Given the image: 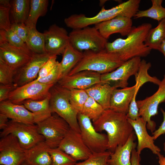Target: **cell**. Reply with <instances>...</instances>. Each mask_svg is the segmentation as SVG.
<instances>
[{"label":"cell","mask_w":165,"mask_h":165,"mask_svg":"<svg viewBox=\"0 0 165 165\" xmlns=\"http://www.w3.org/2000/svg\"><path fill=\"white\" fill-rule=\"evenodd\" d=\"M93 124L98 132L107 133L108 140V151L114 152L116 148L125 144L134 132L127 114L110 109L105 110L100 117Z\"/></svg>","instance_id":"1"},{"label":"cell","mask_w":165,"mask_h":165,"mask_svg":"<svg viewBox=\"0 0 165 165\" xmlns=\"http://www.w3.org/2000/svg\"><path fill=\"white\" fill-rule=\"evenodd\" d=\"M152 27L150 23L133 26L126 38H119L112 42H108L105 50L117 54L124 62L134 57H146L152 50L145 45V41Z\"/></svg>","instance_id":"2"},{"label":"cell","mask_w":165,"mask_h":165,"mask_svg":"<svg viewBox=\"0 0 165 165\" xmlns=\"http://www.w3.org/2000/svg\"><path fill=\"white\" fill-rule=\"evenodd\" d=\"M124 62L117 54L108 52L105 49L98 51H85L83 52L81 61L68 75L84 70L104 74L113 71Z\"/></svg>","instance_id":"3"},{"label":"cell","mask_w":165,"mask_h":165,"mask_svg":"<svg viewBox=\"0 0 165 165\" xmlns=\"http://www.w3.org/2000/svg\"><path fill=\"white\" fill-rule=\"evenodd\" d=\"M140 2V0H129L108 9H105L103 6L100 12L92 17L82 14H77L74 19L75 25L77 28H82L120 16L132 18L139 10Z\"/></svg>","instance_id":"4"},{"label":"cell","mask_w":165,"mask_h":165,"mask_svg":"<svg viewBox=\"0 0 165 165\" xmlns=\"http://www.w3.org/2000/svg\"><path fill=\"white\" fill-rule=\"evenodd\" d=\"M50 106L51 112L64 119L70 128L80 133L77 119L78 112L73 108L69 101L70 90L57 83L50 90Z\"/></svg>","instance_id":"5"},{"label":"cell","mask_w":165,"mask_h":165,"mask_svg":"<svg viewBox=\"0 0 165 165\" xmlns=\"http://www.w3.org/2000/svg\"><path fill=\"white\" fill-rule=\"evenodd\" d=\"M70 44L76 49L83 52L98 51L105 49L108 42L95 27H86L73 29L69 34Z\"/></svg>","instance_id":"6"},{"label":"cell","mask_w":165,"mask_h":165,"mask_svg":"<svg viewBox=\"0 0 165 165\" xmlns=\"http://www.w3.org/2000/svg\"><path fill=\"white\" fill-rule=\"evenodd\" d=\"M10 134L17 137L21 146L25 150L45 141L43 136L39 133L36 124H27L11 120L1 132L0 137H3Z\"/></svg>","instance_id":"7"},{"label":"cell","mask_w":165,"mask_h":165,"mask_svg":"<svg viewBox=\"0 0 165 165\" xmlns=\"http://www.w3.org/2000/svg\"><path fill=\"white\" fill-rule=\"evenodd\" d=\"M36 124L39 133L43 136L46 144L51 148L58 147L70 128L68 123L55 113Z\"/></svg>","instance_id":"8"},{"label":"cell","mask_w":165,"mask_h":165,"mask_svg":"<svg viewBox=\"0 0 165 165\" xmlns=\"http://www.w3.org/2000/svg\"><path fill=\"white\" fill-rule=\"evenodd\" d=\"M77 119L82 137L92 153H101L108 151L107 135L97 131L91 120L82 113H78Z\"/></svg>","instance_id":"9"},{"label":"cell","mask_w":165,"mask_h":165,"mask_svg":"<svg viewBox=\"0 0 165 165\" xmlns=\"http://www.w3.org/2000/svg\"><path fill=\"white\" fill-rule=\"evenodd\" d=\"M157 90L152 96L137 101L140 117L146 122L147 128L152 133L156 130V123L151 117L158 113L160 104L165 102V74Z\"/></svg>","instance_id":"10"},{"label":"cell","mask_w":165,"mask_h":165,"mask_svg":"<svg viewBox=\"0 0 165 165\" xmlns=\"http://www.w3.org/2000/svg\"><path fill=\"white\" fill-rule=\"evenodd\" d=\"M54 85L40 83L35 79L16 87L9 94L8 100L19 105L22 104L24 101L27 100H42L50 95V90Z\"/></svg>","instance_id":"11"},{"label":"cell","mask_w":165,"mask_h":165,"mask_svg":"<svg viewBox=\"0 0 165 165\" xmlns=\"http://www.w3.org/2000/svg\"><path fill=\"white\" fill-rule=\"evenodd\" d=\"M140 57H135L126 61L115 70L101 74V82L108 84L116 88L127 87L130 77L138 71L141 61Z\"/></svg>","instance_id":"12"},{"label":"cell","mask_w":165,"mask_h":165,"mask_svg":"<svg viewBox=\"0 0 165 165\" xmlns=\"http://www.w3.org/2000/svg\"><path fill=\"white\" fill-rule=\"evenodd\" d=\"M25 152L17 137L13 134L1 138L0 165H22L25 162Z\"/></svg>","instance_id":"13"},{"label":"cell","mask_w":165,"mask_h":165,"mask_svg":"<svg viewBox=\"0 0 165 165\" xmlns=\"http://www.w3.org/2000/svg\"><path fill=\"white\" fill-rule=\"evenodd\" d=\"M51 56L47 53H33L30 60L18 69L14 75L13 84L18 87L36 79L39 71Z\"/></svg>","instance_id":"14"},{"label":"cell","mask_w":165,"mask_h":165,"mask_svg":"<svg viewBox=\"0 0 165 165\" xmlns=\"http://www.w3.org/2000/svg\"><path fill=\"white\" fill-rule=\"evenodd\" d=\"M58 148L77 161L87 159L92 153L85 143L80 133L71 128Z\"/></svg>","instance_id":"15"},{"label":"cell","mask_w":165,"mask_h":165,"mask_svg":"<svg viewBox=\"0 0 165 165\" xmlns=\"http://www.w3.org/2000/svg\"><path fill=\"white\" fill-rule=\"evenodd\" d=\"M43 33L46 53L51 56L62 54L70 43L69 34L66 30L54 24Z\"/></svg>","instance_id":"16"},{"label":"cell","mask_w":165,"mask_h":165,"mask_svg":"<svg viewBox=\"0 0 165 165\" xmlns=\"http://www.w3.org/2000/svg\"><path fill=\"white\" fill-rule=\"evenodd\" d=\"M33 54L29 49L16 47L5 42H0V58L16 72L30 60Z\"/></svg>","instance_id":"17"},{"label":"cell","mask_w":165,"mask_h":165,"mask_svg":"<svg viewBox=\"0 0 165 165\" xmlns=\"http://www.w3.org/2000/svg\"><path fill=\"white\" fill-rule=\"evenodd\" d=\"M101 74L89 70H84L71 75H67L60 79L57 83L68 89L86 90L101 82Z\"/></svg>","instance_id":"18"},{"label":"cell","mask_w":165,"mask_h":165,"mask_svg":"<svg viewBox=\"0 0 165 165\" xmlns=\"http://www.w3.org/2000/svg\"><path fill=\"white\" fill-rule=\"evenodd\" d=\"M131 18L120 16L111 20L95 25L94 27L102 35L108 39L114 34L119 33L122 36H127L132 27Z\"/></svg>","instance_id":"19"},{"label":"cell","mask_w":165,"mask_h":165,"mask_svg":"<svg viewBox=\"0 0 165 165\" xmlns=\"http://www.w3.org/2000/svg\"><path fill=\"white\" fill-rule=\"evenodd\" d=\"M129 122L132 127L136 135L138 141L137 151L141 154L142 151L147 148L154 154L157 155L160 152V148L154 143L152 136L150 135L147 130L146 122L140 117L136 120H132L128 118Z\"/></svg>","instance_id":"20"},{"label":"cell","mask_w":165,"mask_h":165,"mask_svg":"<svg viewBox=\"0 0 165 165\" xmlns=\"http://www.w3.org/2000/svg\"><path fill=\"white\" fill-rule=\"evenodd\" d=\"M0 112L14 122L35 124L33 114L23 104H14L7 100L0 103Z\"/></svg>","instance_id":"21"},{"label":"cell","mask_w":165,"mask_h":165,"mask_svg":"<svg viewBox=\"0 0 165 165\" xmlns=\"http://www.w3.org/2000/svg\"><path fill=\"white\" fill-rule=\"evenodd\" d=\"M138 93L135 85L120 89L115 88L111 95L110 109L117 112L127 114L134 94Z\"/></svg>","instance_id":"22"},{"label":"cell","mask_w":165,"mask_h":165,"mask_svg":"<svg viewBox=\"0 0 165 165\" xmlns=\"http://www.w3.org/2000/svg\"><path fill=\"white\" fill-rule=\"evenodd\" d=\"M136 138L134 132L125 144L119 146L111 153L108 160L110 165H131V152L136 147Z\"/></svg>","instance_id":"23"},{"label":"cell","mask_w":165,"mask_h":165,"mask_svg":"<svg viewBox=\"0 0 165 165\" xmlns=\"http://www.w3.org/2000/svg\"><path fill=\"white\" fill-rule=\"evenodd\" d=\"M50 147L45 141L41 142L25 152V162L29 165H51Z\"/></svg>","instance_id":"24"},{"label":"cell","mask_w":165,"mask_h":165,"mask_svg":"<svg viewBox=\"0 0 165 165\" xmlns=\"http://www.w3.org/2000/svg\"><path fill=\"white\" fill-rule=\"evenodd\" d=\"M50 101V95L41 100H25L22 104L33 114L35 123L37 124L48 118L52 114Z\"/></svg>","instance_id":"25"},{"label":"cell","mask_w":165,"mask_h":165,"mask_svg":"<svg viewBox=\"0 0 165 165\" xmlns=\"http://www.w3.org/2000/svg\"><path fill=\"white\" fill-rule=\"evenodd\" d=\"M115 88L108 84L100 82L85 90L89 97L94 99L106 110L110 108L111 95Z\"/></svg>","instance_id":"26"},{"label":"cell","mask_w":165,"mask_h":165,"mask_svg":"<svg viewBox=\"0 0 165 165\" xmlns=\"http://www.w3.org/2000/svg\"><path fill=\"white\" fill-rule=\"evenodd\" d=\"M60 62L61 68L60 79L68 75L82 59L83 52L73 47L70 43L65 49Z\"/></svg>","instance_id":"27"},{"label":"cell","mask_w":165,"mask_h":165,"mask_svg":"<svg viewBox=\"0 0 165 165\" xmlns=\"http://www.w3.org/2000/svg\"><path fill=\"white\" fill-rule=\"evenodd\" d=\"M10 19L11 24L25 23L30 8L31 0H13L10 1Z\"/></svg>","instance_id":"28"},{"label":"cell","mask_w":165,"mask_h":165,"mask_svg":"<svg viewBox=\"0 0 165 165\" xmlns=\"http://www.w3.org/2000/svg\"><path fill=\"white\" fill-rule=\"evenodd\" d=\"M49 1L31 0L30 10L25 24L30 28H36L38 18L44 16L47 13Z\"/></svg>","instance_id":"29"},{"label":"cell","mask_w":165,"mask_h":165,"mask_svg":"<svg viewBox=\"0 0 165 165\" xmlns=\"http://www.w3.org/2000/svg\"><path fill=\"white\" fill-rule=\"evenodd\" d=\"M165 39V18L159 22L158 25L149 31L145 41V45L152 49L159 50Z\"/></svg>","instance_id":"30"},{"label":"cell","mask_w":165,"mask_h":165,"mask_svg":"<svg viewBox=\"0 0 165 165\" xmlns=\"http://www.w3.org/2000/svg\"><path fill=\"white\" fill-rule=\"evenodd\" d=\"M26 43L29 49L34 54L47 53L45 49V37L44 33L35 28H29Z\"/></svg>","instance_id":"31"},{"label":"cell","mask_w":165,"mask_h":165,"mask_svg":"<svg viewBox=\"0 0 165 165\" xmlns=\"http://www.w3.org/2000/svg\"><path fill=\"white\" fill-rule=\"evenodd\" d=\"M152 66L151 63L147 62L145 60H141L137 73L134 75L136 90L138 92L140 88L147 82H152L158 85L161 80L156 77L151 76L148 73V71Z\"/></svg>","instance_id":"32"},{"label":"cell","mask_w":165,"mask_h":165,"mask_svg":"<svg viewBox=\"0 0 165 165\" xmlns=\"http://www.w3.org/2000/svg\"><path fill=\"white\" fill-rule=\"evenodd\" d=\"M163 2L162 0H152L150 8L145 10H139L134 17L138 19L148 17L160 22L165 18V8L162 6Z\"/></svg>","instance_id":"33"},{"label":"cell","mask_w":165,"mask_h":165,"mask_svg":"<svg viewBox=\"0 0 165 165\" xmlns=\"http://www.w3.org/2000/svg\"><path fill=\"white\" fill-rule=\"evenodd\" d=\"M104 110L101 105L89 96L80 113L94 122L100 117Z\"/></svg>","instance_id":"34"},{"label":"cell","mask_w":165,"mask_h":165,"mask_svg":"<svg viewBox=\"0 0 165 165\" xmlns=\"http://www.w3.org/2000/svg\"><path fill=\"white\" fill-rule=\"evenodd\" d=\"M49 152L52 158L51 165H74L77 161L58 148H50Z\"/></svg>","instance_id":"35"},{"label":"cell","mask_w":165,"mask_h":165,"mask_svg":"<svg viewBox=\"0 0 165 165\" xmlns=\"http://www.w3.org/2000/svg\"><path fill=\"white\" fill-rule=\"evenodd\" d=\"M69 90L70 103L78 113H80L89 96L84 90L73 89Z\"/></svg>","instance_id":"36"},{"label":"cell","mask_w":165,"mask_h":165,"mask_svg":"<svg viewBox=\"0 0 165 165\" xmlns=\"http://www.w3.org/2000/svg\"><path fill=\"white\" fill-rule=\"evenodd\" d=\"M3 42L16 47L29 49L26 43L11 29L7 31L0 30V42Z\"/></svg>","instance_id":"37"},{"label":"cell","mask_w":165,"mask_h":165,"mask_svg":"<svg viewBox=\"0 0 165 165\" xmlns=\"http://www.w3.org/2000/svg\"><path fill=\"white\" fill-rule=\"evenodd\" d=\"M111 152L107 151L99 153H92L87 159L74 165H110L108 160Z\"/></svg>","instance_id":"38"},{"label":"cell","mask_w":165,"mask_h":165,"mask_svg":"<svg viewBox=\"0 0 165 165\" xmlns=\"http://www.w3.org/2000/svg\"><path fill=\"white\" fill-rule=\"evenodd\" d=\"M16 72L0 58V83L6 85L13 83Z\"/></svg>","instance_id":"39"},{"label":"cell","mask_w":165,"mask_h":165,"mask_svg":"<svg viewBox=\"0 0 165 165\" xmlns=\"http://www.w3.org/2000/svg\"><path fill=\"white\" fill-rule=\"evenodd\" d=\"M61 68L60 62L57 61L56 64L46 77L35 79L38 82L42 83L54 85L60 79Z\"/></svg>","instance_id":"40"},{"label":"cell","mask_w":165,"mask_h":165,"mask_svg":"<svg viewBox=\"0 0 165 165\" xmlns=\"http://www.w3.org/2000/svg\"><path fill=\"white\" fill-rule=\"evenodd\" d=\"M10 7L0 6V29L6 31L11 29Z\"/></svg>","instance_id":"41"},{"label":"cell","mask_w":165,"mask_h":165,"mask_svg":"<svg viewBox=\"0 0 165 165\" xmlns=\"http://www.w3.org/2000/svg\"><path fill=\"white\" fill-rule=\"evenodd\" d=\"M57 57L55 55L51 57L40 69L36 79L43 78L48 75L56 64Z\"/></svg>","instance_id":"42"},{"label":"cell","mask_w":165,"mask_h":165,"mask_svg":"<svg viewBox=\"0 0 165 165\" xmlns=\"http://www.w3.org/2000/svg\"><path fill=\"white\" fill-rule=\"evenodd\" d=\"M11 29L26 43L29 28L25 23L11 24Z\"/></svg>","instance_id":"43"},{"label":"cell","mask_w":165,"mask_h":165,"mask_svg":"<svg viewBox=\"0 0 165 165\" xmlns=\"http://www.w3.org/2000/svg\"><path fill=\"white\" fill-rule=\"evenodd\" d=\"M137 95L135 93L134 94L130 104L128 112L127 114V118L132 120H136L140 117L136 99Z\"/></svg>","instance_id":"44"},{"label":"cell","mask_w":165,"mask_h":165,"mask_svg":"<svg viewBox=\"0 0 165 165\" xmlns=\"http://www.w3.org/2000/svg\"><path fill=\"white\" fill-rule=\"evenodd\" d=\"M16 87L13 84L0 85V102L8 100L10 93Z\"/></svg>","instance_id":"45"},{"label":"cell","mask_w":165,"mask_h":165,"mask_svg":"<svg viewBox=\"0 0 165 165\" xmlns=\"http://www.w3.org/2000/svg\"><path fill=\"white\" fill-rule=\"evenodd\" d=\"M160 111L163 114V120L159 128L152 133V137L154 140L161 135L165 134V111L162 108H160Z\"/></svg>","instance_id":"46"},{"label":"cell","mask_w":165,"mask_h":165,"mask_svg":"<svg viewBox=\"0 0 165 165\" xmlns=\"http://www.w3.org/2000/svg\"><path fill=\"white\" fill-rule=\"evenodd\" d=\"M140 154L137 152L135 148L132 150L131 156V165H141Z\"/></svg>","instance_id":"47"},{"label":"cell","mask_w":165,"mask_h":165,"mask_svg":"<svg viewBox=\"0 0 165 165\" xmlns=\"http://www.w3.org/2000/svg\"><path fill=\"white\" fill-rule=\"evenodd\" d=\"M8 118L5 114L0 113V129L3 130L6 127L9 122Z\"/></svg>","instance_id":"48"},{"label":"cell","mask_w":165,"mask_h":165,"mask_svg":"<svg viewBox=\"0 0 165 165\" xmlns=\"http://www.w3.org/2000/svg\"><path fill=\"white\" fill-rule=\"evenodd\" d=\"M158 159L159 165H165V156H163L160 152L157 155Z\"/></svg>","instance_id":"49"},{"label":"cell","mask_w":165,"mask_h":165,"mask_svg":"<svg viewBox=\"0 0 165 165\" xmlns=\"http://www.w3.org/2000/svg\"><path fill=\"white\" fill-rule=\"evenodd\" d=\"M0 6L11 8L10 1L9 0H0Z\"/></svg>","instance_id":"50"},{"label":"cell","mask_w":165,"mask_h":165,"mask_svg":"<svg viewBox=\"0 0 165 165\" xmlns=\"http://www.w3.org/2000/svg\"><path fill=\"white\" fill-rule=\"evenodd\" d=\"M158 50L163 54L165 59V39L160 44Z\"/></svg>","instance_id":"51"},{"label":"cell","mask_w":165,"mask_h":165,"mask_svg":"<svg viewBox=\"0 0 165 165\" xmlns=\"http://www.w3.org/2000/svg\"><path fill=\"white\" fill-rule=\"evenodd\" d=\"M163 149L165 155V141H164L163 144Z\"/></svg>","instance_id":"52"},{"label":"cell","mask_w":165,"mask_h":165,"mask_svg":"<svg viewBox=\"0 0 165 165\" xmlns=\"http://www.w3.org/2000/svg\"><path fill=\"white\" fill-rule=\"evenodd\" d=\"M22 165H29V164H28V163H27L26 162H25L24 163H23Z\"/></svg>","instance_id":"53"},{"label":"cell","mask_w":165,"mask_h":165,"mask_svg":"<svg viewBox=\"0 0 165 165\" xmlns=\"http://www.w3.org/2000/svg\"><path fill=\"white\" fill-rule=\"evenodd\" d=\"M0 165H2V164H1Z\"/></svg>","instance_id":"54"}]
</instances>
